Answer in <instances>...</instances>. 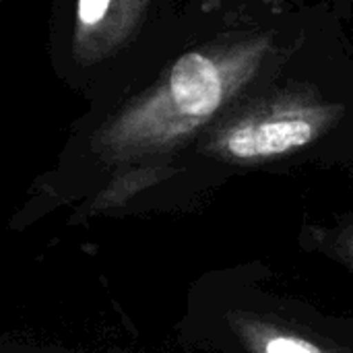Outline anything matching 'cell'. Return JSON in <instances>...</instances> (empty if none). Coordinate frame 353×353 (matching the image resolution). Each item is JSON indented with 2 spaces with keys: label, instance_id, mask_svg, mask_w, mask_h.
I'll return each instance as SVG.
<instances>
[{
  "label": "cell",
  "instance_id": "7a4b0ae2",
  "mask_svg": "<svg viewBox=\"0 0 353 353\" xmlns=\"http://www.w3.org/2000/svg\"><path fill=\"white\" fill-rule=\"evenodd\" d=\"M182 335L203 353H353V316L294 292L252 261L209 271L192 285Z\"/></svg>",
  "mask_w": 353,
  "mask_h": 353
},
{
  "label": "cell",
  "instance_id": "3957f363",
  "mask_svg": "<svg viewBox=\"0 0 353 353\" xmlns=\"http://www.w3.org/2000/svg\"><path fill=\"white\" fill-rule=\"evenodd\" d=\"M341 114L310 89L275 91L219 118L203 153L232 165H265L314 145Z\"/></svg>",
  "mask_w": 353,
  "mask_h": 353
},
{
  "label": "cell",
  "instance_id": "6da1fadb",
  "mask_svg": "<svg viewBox=\"0 0 353 353\" xmlns=\"http://www.w3.org/2000/svg\"><path fill=\"white\" fill-rule=\"evenodd\" d=\"M271 33H250L182 54L145 93L130 99L93 139L110 163L165 155L221 118L273 64Z\"/></svg>",
  "mask_w": 353,
  "mask_h": 353
},
{
  "label": "cell",
  "instance_id": "8992f818",
  "mask_svg": "<svg viewBox=\"0 0 353 353\" xmlns=\"http://www.w3.org/2000/svg\"><path fill=\"white\" fill-rule=\"evenodd\" d=\"M0 353H85L79 350H66L58 345H37L31 341L0 339Z\"/></svg>",
  "mask_w": 353,
  "mask_h": 353
},
{
  "label": "cell",
  "instance_id": "277c9868",
  "mask_svg": "<svg viewBox=\"0 0 353 353\" xmlns=\"http://www.w3.org/2000/svg\"><path fill=\"white\" fill-rule=\"evenodd\" d=\"M151 0H77L72 52L91 66L122 50L137 33Z\"/></svg>",
  "mask_w": 353,
  "mask_h": 353
},
{
  "label": "cell",
  "instance_id": "5b68a950",
  "mask_svg": "<svg viewBox=\"0 0 353 353\" xmlns=\"http://www.w3.org/2000/svg\"><path fill=\"white\" fill-rule=\"evenodd\" d=\"M298 244L341 267L353 279V213L329 223H304Z\"/></svg>",
  "mask_w": 353,
  "mask_h": 353
},
{
  "label": "cell",
  "instance_id": "52a82bcc",
  "mask_svg": "<svg viewBox=\"0 0 353 353\" xmlns=\"http://www.w3.org/2000/svg\"><path fill=\"white\" fill-rule=\"evenodd\" d=\"M335 2H339V0H335Z\"/></svg>",
  "mask_w": 353,
  "mask_h": 353
}]
</instances>
